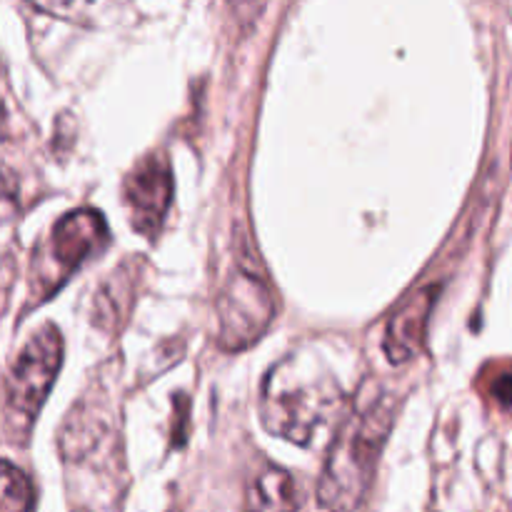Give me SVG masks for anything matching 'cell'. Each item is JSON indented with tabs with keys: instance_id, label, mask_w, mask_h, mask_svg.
<instances>
[{
	"instance_id": "1",
	"label": "cell",
	"mask_w": 512,
	"mask_h": 512,
	"mask_svg": "<svg viewBox=\"0 0 512 512\" xmlns=\"http://www.w3.org/2000/svg\"><path fill=\"white\" fill-rule=\"evenodd\" d=\"M398 395L368 380L340 423L318 480V503L328 512H355L365 503L380 455L398 418Z\"/></svg>"
},
{
	"instance_id": "2",
	"label": "cell",
	"mask_w": 512,
	"mask_h": 512,
	"mask_svg": "<svg viewBox=\"0 0 512 512\" xmlns=\"http://www.w3.org/2000/svg\"><path fill=\"white\" fill-rule=\"evenodd\" d=\"M343 403L338 378L313 355L293 353L265 375L260 420L270 435L305 448L340 418Z\"/></svg>"
},
{
	"instance_id": "3",
	"label": "cell",
	"mask_w": 512,
	"mask_h": 512,
	"mask_svg": "<svg viewBox=\"0 0 512 512\" xmlns=\"http://www.w3.org/2000/svg\"><path fill=\"white\" fill-rule=\"evenodd\" d=\"M63 365V335L45 323L25 340L5 375L3 428L8 443L23 445Z\"/></svg>"
},
{
	"instance_id": "4",
	"label": "cell",
	"mask_w": 512,
	"mask_h": 512,
	"mask_svg": "<svg viewBox=\"0 0 512 512\" xmlns=\"http://www.w3.org/2000/svg\"><path fill=\"white\" fill-rule=\"evenodd\" d=\"M273 290L250 255H238L218 295V335L228 353L250 348L268 333L275 318Z\"/></svg>"
},
{
	"instance_id": "5",
	"label": "cell",
	"mask_w": 512,
	"mask_h": 512,
	"mask_svg": "<svg viewBox=\"0 0 512 512\" xmlns=\"http://www.w3.org/2000/svg\"><path fill=\"white\" fill-rule=\"evenodd\" d=\"M108 245V225L95 210H73L50 230L33 255V293L50 298L65 280Z\"/></svg>"
},
{
	"instance_id": "6",
	"label": "cell",
	"mask_w": 512,
	"mask_h": 512,
	"mask_svg": "<svg viewBox=\"0 0 512 512\" xmlns=\"http://www.w3.org/2000/svg\"><path fill=\"white\" fill-rule=\"evenodd\" d=\"M123 193L133 228L153 238L163 225L168 205L173 200V173H170L168 160L158 153L148 155L128 173Z\"/></svg>"
},
{
	"instance_id": "7",
	"label": "cell",
	"mask_w": 512,
	"mask_h": 512,
	"mask_svg": "<svg viewBox=\"0 0 512 512\" xmlns=\"http://www.w3.org/2000/svg\"><path fill=\"white\" fill-rule=\"evenodd\" d=\"M438 300V288L435 285H425V288L415 290L403 305L393 313L385 328V355L393 365H403L420 355L425 338H428V323L430 313Z\"/></svg>"
},
{
	"instance_id": "8",
	"label": "cell",
	"mask_w": 512,
	"mask_h": 512,
	"mask_svg": "<svg viewBox=\"0 0 512 512\" xmlns=\"http://www.w3.org/2000/svg\"><path fill=\"white\" fill-rule=\"evenodd\" d=\"M300 490L293 475L275 465H265L245 495V512H298Z\"/></svg>"
},
{
	"instance_id": "9",
	"label": "cell",
	"mask_w": 512,
	"mask_h": 512,
	"mask_svg": "<svg viewBox=\"0 0 512 512\" xmlns=\"http://www.w3.org/2000/svg\"><path fill=\"white\" fill-rule=\"evenodd\" d=\"M38 8L83 25H105L118 18L120 0H33Z\"/></svg>"
},
{
	"instance_id": "10",
	"label": "cell",
	"mask_w": 512,
	"mask_h": 512,
	"mask_svg": "<svg viewBox=\"0 0 512 512\" xmlns=\"http://www.w3.org/2000/svg\"><path fill=\"white\" fill-rule=\"evenodd\" d=\"M0 512H33L35 488L23 470L15 468L10 460L3 463V485H0Z\"/></svg>"
},
{
	"instance_id": "11",
	"label": "cell",
	"mask_w": 512,
	"mask_h": 512,
	"mask_svg": "<svg viewBox=\"0 0 512 512\" xmlns=\"http://www.w3.org/2000/svg\"><path fill=\"white\" fill-rule=\"evenodd\" d=\"M230 3H233V13L235 18H238V23L243 25V28H250V25L258 20V15L263 13L268 0H230Z\"/></svg>"
},
{
	"instance_id": "12",
	"label": "cell",
	"mask_w": 512,
	"mask_h": 512,
	"mask_svg": "<svg viewBox=\"0 0 512 512\" xmlns=\"http://www.w3.org/2000/svg\"><path fill=\"white\" fill-rule=\"evenodd\" d=\"M493 393L503 405H512V373L503 375V380H498V385H495Z\"/></svg>"
}]
</instances>
